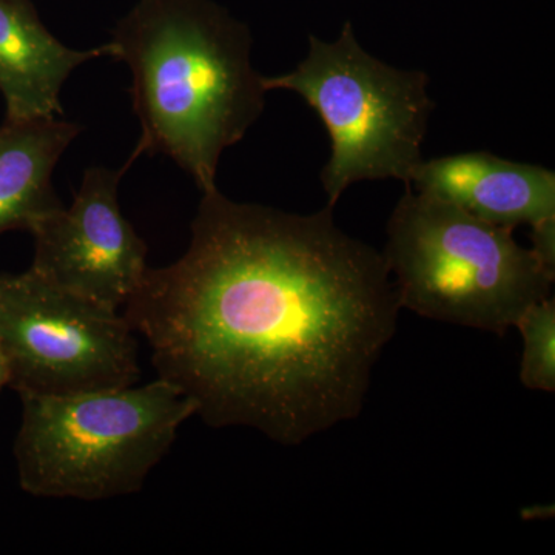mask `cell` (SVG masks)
<instances>
[{"mask_svg":"<svg viewBox=\"0 0 555 555\" xmlns=\"http://www.w3.org/2000/svg\"><path fill=\"white\" fill-rule=\"evenodd\" d=\"M112 42L73 50L43 25L31 0H0V93L5 120L56 118L61 91L86 62L113 57Z\"/></svg>","mask_w":555,"mask_h":555,"instance_id":"cell-9","label":"cell"},{"mask_svg":"<svg viewBox=\"0 0 555 555\" xmlns=\"http://www.w3.org/2000/svg\"><path fill=\"white\" fill-rule=\"evenodd\" d=\"M113 60L131 69L141 155L169 156L203 193L217 188L219 159L266 107L251 65L250 30L211 0H139L113 30Z\"/></svg>","mask_w":555,"mask_h":555,"instance_id":"cell-2","label":"cell"},{"mask_svg":"<svg viewBox=\"0 0 555 555\" xmlns=\"http://www.w3.org/2000/svg\"><path fill=\"white\" fill-rule=\"evenodd\" d=\"M532 251L547 269L555 272V219L532 228Z\"/></svg>","mask_w":555,"mask_h":555,"instance_id":"cell-12","label":"cell"},{"mask_svg":"<svg viewBox=\"0 0 555 555\" xmlns=\"http://www.w3.org/2000/svg\"><path fill=\"white\" fill-rule=\"evenodd\" d=\"M516 327L524 339L520 382L531 390H555V301L542 299L526 309Z\"/></svg>","mask_w":555,"mask_h":555,"instance_id":"cell-11","label":"cell"},{"mask_svg":"<svg viewBox=\"0 0 555 555\" xmlns=\"http://www.w3.org/2000/svg\"><path fill=\"white\" fill-rule=\"evenodd\" d=\"M188 251L149 268L122 315L158 378L214 427L284 447L357 418L397 331L382 251L338 228L334 207L287 214L203 193Z\"/></svg>","mask_w":555,"mask_h":555,"instance_id":"cell-1","label":"cell"},{"mask_svg":"<svg viewBox=\"0 0 555 555\" xmlns=\"http://www.w3.org/2000/svg\"><path fill=\"white\" fill-rule=\"evenodd\" d=\"M409 189L448 201L503 228H534L555 219L554 171L488 152L423 159Z\"/></svg>","mask_w":555,"mask_h":555,"instance_id":"cell-8","label":"cell"},{"mask_svg":"<svg viewBox=\"0 0 555 555\" xmlns=\"http://www.w3.org/2000/svg\"><path fill=\"white\" fill-rule=\"evenodd\" d=\"M22 491L86 502L141 491L196 406L163 378L73 396H20Z\"/></svg>","mask_w":555,"mask_h":555,"instance_id":"cell-4","label":"cell"},{"mask_svg":"<svg viewBox=\"0 0 555 555\" xmlns=\"http://www.w3.org/2000/svg\"><path fill=\"white\" fill-rule=\"evenodd\" d=\"M3 386H9V371H7L5 360H3L2 352H0V389Z\"/></svg>","mask_w":555,"mask_h":555,"instance_id":"cell-13","label":"cell"},{"mask_svg":"<svg viewBox=\"0 0 555 555\" xmlns=\"http://www.w3.org/2000/svg\"><path fill=\"white\" fill-rule=\"evenodd\" d=\"M79 124L57 118L5 120L0 127V235L27 230L60 210L53 171Z\"/></svg>","mask_w":555,"mask_h":555,"instance_id":"cell-10","label":"cell"},{"mask_svg":"<svg viewBox=\"0 0 555 555\" xmlns=\"http://www.w3.org/2000/svg\"><path fill=\"white\" fill-rule=\"evenodd\" d=\"M382 254L401 309L430 320L505 335L526 309L553 297L555 272L514 229L409 188Z\"/></svg>","mask_w":555,"mask_h":555,"instance_id":"cell-3","label":"cell"},{"mask_svg":"<svg viewBox=\"0 0 555 555\" xmlns=\"http://www.w3.org/2000/svg\"><path fill=\"white\" fill-rule=\"evenodd\" d=\"M262 83L268 91L298 93L323 120L331 138V158L321 171L327 206L360 181L397 179L409 188L436 108L425 72L372 56L346 22L334 42L310 36L306 60Z\"/></svg>","mask_w":555,"mask_h":555,"instance_id":"cell-5","label":"cell"},{"mask_svg":"<svg viewBox=\"0 0 555 555\" xmlns=\"http://www.w3.org/2000/svg\"><path fill=\"white\" fill-rule=\"evenodd\" d=\"M120 170L89 167L72 206L33 225L31 269L62 288L122 309L147 273V246L124 217Z\"/></svg>","mask_w":555,"mask_h":555,"instance_id":"cell-7","label":"cell"},{"mask_svg":"<svg viewBox=\"0 0 555 555\" xmlns=\"http://www.w3.org/2000/svg\"><path fill=\"white\" fill-rule=\"evenodd\" d=\"M0 352L20 396H73L137 385L138 343L118 309L31 268L0 275Z\"/></svg>","mask_w":555,"mask_h":555,"instance_id":"cell-6","label":"cell"}]
</instances>
